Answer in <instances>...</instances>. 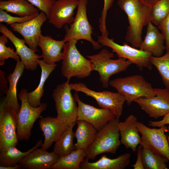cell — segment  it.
I'll list each match as a JSON object with an SVG mask.
<instances>
[{
	"instance_id": "6da1fadb",
	"label": "cell",
	"mask_w": 169,
	"mask_h": 169,
	"mask_svg": "<svg viewBox=\"0 0 169 169\" xmlns=\"http://www.w3.org/2000/svg\"><path fill=\"white\" fill-rule=\"evenodd\" d=\"M117 4L128 18L129 26L125 39L132 47L139 48L143 28L151 21V7L141 0H118Z\"/></svg>"
},
{
	"instance_id": "7a4b0ae2",
	"label": "cell",
	"mask_w": 169,
	"mask_h": 169,
	"mask_svg": "<svg viewBox=\"0 0 169 169\" xmlns=\"http://www.w3.org/2000/svg\"><path fill=\"white\" fill-rule=\"evenodd\" d=\"M77 42L74 39L70 40L65 43L63 48L61 73L68 80L72 77H88L93 71L90 60L85 58L77 49Z\"/></svg>"
},
{
	"instance_id": "3957f363",
	"label": "cell",
	"mask_w": 169,
	"mask_h": 169,
	"mask_svg": "<svg viewBox=\"0 0 169 169\" xmlns=\"http://www.w3.org/2000/svg\"><path fill=\"white\" fill-rule=\"evenodd\" d=\"M109 84L124 97L128 105L139 98H151L156 95L151 84L140 75L116 78L110 80Z\"/></svg>"
},
{
	"instance_id": "277c9868",
	"label": "cell",
	"mask_w": 169,
	"mask_h": 169,
	"mask_svg": "<svg viewBox=\"0 0 169 169\" xmlns=\"http://www.w3.org/2000/svg\"><path fill=\"white\" fill-rule=\"evenodd\" d=\"M119 121V119L116 118L98 131L94 142L86 151V158L95 160L103 153H116L121 144L118 127Z\"/></svg>"
},
{
	"instance_id": "5b68a950",
	"label": "cell",
	"mask_w": 169,
	"mask_h": 169,
	"mask_svg": "<svg viewBox=\"0 0 169 169\" xmlns=\"http://www.w3.org/2000/svg\"><path fill=\"white\" fill-rule=\"evenodd\" d=\"M114 57L113 53L104 49L97 54L87 56L91 62L93 70L98 73L103 88L108 87L112 75L125 70L132 64L124 58L112 59Z\"/></svg>"
},
{
	"instance_id": "8992f818",
	"label": "cell",
	"mask_w": 169,
	"mask_h": 169,
	"mask_svg": "<svg viewBox=\"0 0 169 169\" xmlns=\"http://www.w3.org/2000/svg\"><path fill=\"white\" fill-rule=\"evenodd\" d=\"M27 93V90L23 89L18 94L21 105L17 113V134L18 140L20 141L29 140L35 121L47 107V104L45 103H41L36 107L32 106L28 101Z\"/></svg>"
},
{
	"instance_id": "52a82bcc",
	"label": "cell",
	"mask_w": 169,
	"mask_h": 169,
	"mask_svg": "<svg viewBox=\"0 0 169 169\" xmlns=\"http://www.w3.org/2000/svg\"><path fill=\"white\" fill-rule=\"evenodd\" d=\"M77 12L73 22L69 27L65 25L66 33L63 40L65 43L71 39L78 41L83 39L90 42L95 49H98L102 46L94 40L91 37L93 28L90 23L87 16V0H78Z\"/></svg>"
},
{
	"instance_id": "ba28073f",
	"label": "cell",
	"mask_w": 169,
	"mask_h": 169,
	"mask_svg": "<svg viewBox=\"0 0 169 169\" xmlns=\"http://www.w3.org/2000/svg\"><path fill=\"white\" fill-rule=\"evenodd\" d=\"M69 80L58 85L54 90L52 97L55 102L56 118L69 125L77 120L78 106L72 95Z\"/></svg>"
},
{
	"instance_id": "9c48e42d",
	"label": "cell",
	"mask_w": 169,
	"mask_h": 169,
	"mask_svg": "<svg viewBox=\"0 0 169 169\" xmlns=\"http://www.w3.org/2000/svg\"><path fill=\"white\" fill-rule=\"evenodd\" d=\"M98 40L102 46L110 48L119 58L129 60L140 70L144 68L150 70L152 69L153 65L151 61L152 55L150 53L131 47L125 43L122 45L119 44L115 42L113 38H110L106 36H98Z\"/></svg>"
},
{
	"instance_id": "30bf717a",
	"label": "cell",
	"mask_w": 169,
	"mask_h": 169,
	"mask_svg": "<svg viewBox=\"0 0 169 169\" xmlns=\"http://www.w3.org/2000/svg\"><path fill=\"white\" fill-rule=\"evenodd\" d=\"M69 85L71 90L77 92L83 93L86 95L93 98L100 108L110 110L116 118L119 119L121 116L125 100L119 92L106 90L95 91L88 88L84 84L82 83H70Z\"/></svg>"
},
{
	"instance_id": "8fae6325",
	"label": "cell",
	"mask_w": 169,
	"mask_h": 169,
	"mask_svg": "<svg viewBox=\"0 0 169 169\" xmlns=\"http://www.w3.org/2000/svg\"><path fill=\"white\" fill-rule=\"evenodd\" d=\"M136 126L141 135L140 144L142 147L164 156L169 161V143L165 133L168 131L167 127L165 125L151 128L138 121Z\"/></svg>"
},
{
	"instance_id": "7c38bea8",
	"label": "cell",
	"mask_w": 169,
	"mask_h": 169,
	"mask_svg": "<svg viewBox=\"0 0 169 169\" xmlns=\"http://www.w3.org/2000/svg\"><path fill=\"white\" fill-rule=\"evenodd\" d=\"M17 113L13 108L0 105V152L11 146H16Z\"/></svg>"
},
{
	"instance_id": "4fadbf2b",
	"label": "cell",
	"mask_w": 169,
	"mask_h": 169,
	"mask_svg": "<svg viewBox=\"0 0 169 169\" xmlns=\"http://www.w3.org/2000/svg\"><path fill=\"white\" fill-rule=\"evenodd\" d=\"M73 96L78 104L77 120H83L90 123L98 131L116 118L110 109L97 108L83 102L80 99L77 92L74 94Z\"/></svg>"
},
{
	"instance_id": "5bb4252c",
	"label": "cell",
	"mask_w": 169,
	"mask_h": 169,
	"mask_svg": "<svg viewBox=\"0 0 169 169\" xmlns=\"http://www.w3.org/2000/svg\"><path fill=\"white\" fill-rule=\"evenodd\" d=\"M156 95L151 98H141L136 103L149 117L157 119L169 112V90L165 89L154 88Z\"/></svg>"
},
{
	"instance_id": "9a60e30c",
	"label": "cell",
	"mask_w": 169,
	"mask_h": 169,
	"mask_svg": "<svg viewBox=\"0 0 169 169\" xmlns=\"http://www.w3.org/2000/svg\"><path fill=\"white\" fill-rule=\"evenodd\" d=\"M48 19L45 13L41 11L35 18L22 23H14L10 25L13 30L21 35L25 43L29 47L36 51L38 42L41 34V27Z\"/></svg>"
},
{
	"instance_id": "2e32d148",
	"label": "cell",
	"mask_w": 169,
	"mask_h": 169,
	"mask_svg": "<svg viewBox=\"0 0 169 169\" xmlns=\"http://www.w3.org/2000/svg\"><path fill=\"white\" fill-rule=\"evenodd\" d=\"M0 32L5 35L14 45L15 52L20 57L21 61L24 64L25 69L28 70L33 71L38 65V60L41 58L35 53L36 51L25 44L23 39H21L17 37L13 33L4 25L0 24Z\"/></svg>"
},
{
	"instance_id": "e0dca14e",
	"label": "cell",
	"mask_w": 169,
	"mask_h": 169,
	"mask_svg": "<svg viewBox=\"0 0 169 169\" xmlns=\"http://www.w3.org/2000/svg\"><path fill=\"white\" fill-rule=\"evenodd\" d=\"M78 0H57L53 4L49 18V22L60 29L74 21V11L78 7Z\"/></svg>"
},
{
	"instance_id": "ac0fdd59",
	"label": "cell",
	"mask_w": 169,
	"mask_h": 169,
	"mask_svg": "<svg viewBox=\"0 0 169 169\" xmlns=\"http://www.w3.org/2000/svg\"><path fill=\"white\" fill-rule=\"evenodd\" d=\"M59 157L53 151L48 152L41 148H37L23 158L18 163L24 169H51Z\"/></svg>"
},
{
	"instance_id": "d6986e66",
	"label": "cell",
	"mask_w": 169,
	"mask_h": 169,
	"mask_svg": "<svg viewBox=\"0 0 169 169\" xmlns=\"http://www.w3.org/2000/svg\"><path fill=\"white\" fill-rule=\"evenodd\" d=\"M39 127L44 135V142L41 149L46 150L56 141L69 125L56 117H41L38 121Z\"/></svg>"
},
{
	"instance_id": "ffe728a7",
	"label": "cell",
	"mask_w": 169,
	"mask_h": 169,
	"mask_svg": "<svg viewBox=\"0 0 169 169\" xmlns=\"http://www.w3.org/2000/svg\"><path fill=\"white\" fill-rule=\"evenodd\" d=\"M137 121L136 117L131 114L124 121H119L118 124L121 143L134 152L136 151L137 146L140 144L141 141V137L136 126Z\"/></svg>"
},
{
	"instance_id": "44dd1931",
	"label": "cell",
	"mask_w": 169,
	"mask_h": 169,
	"mask_svg": "<svg viewBox=\"0 0 169 169\" xmlns=\"http://www.w3.org/2000/svg\"><path fill=\"white\" fill-rule=\"evenodd\" d=\"M164 43L163 36L159 31L158 28L155 26L151 21H149L147 25L146 35L139 49L150 53L152 56L159 57L162 55L166 49Z\"/></svg>"
},
{
	"instance_id": "7402d4cb",
	"label": "cell",
	"mask_w": 169,
	"mask_h": 169,
	"mask_svg": "<svg viewBox=\"0 0 169 169\" xmlns=\"http://www.w3.org/2000/svg\"><path fill=\"white\" fill-rule=\"evenodd\" d=\"M65 43L63 40H57L50 36L41 34L38 42V46L41 48L42 54L41 56L46 64L53 65L62 59L63 52H61Z\"/></svg>"
},
{
	"instance_id": "603a6c76",
	"label": "cell",
	"mask_w": 169,
	"mask_h": 169,
	"mask_svg": "<svg viewBox=\"0 0 169 169\" xmlns=\"http://www.w3.org/2000/svg\"><path fill=\"white\" fill-rule=\"evenodd\" d=\"M131 154L125 153L115 159H110L105 155L101 156L97 161L90 162L84 158L81 161L80 169H124L130 162Z\"/></svg>"
},
{
	"instance_id": "cb8c5ba5",
	"label": "cell",
	"mask_w": 169,
	"mask_h": 169,
	"mask_svg": "<svg viewBox=\"0 0 169 169\" xmlns=\"http://www.w3.org/2000/svg\"><path fill=\"white\" fill-rule=\"evenodd\" d=\"M25 69L23 63L20 60L17 61L13 72L7 76L9 82V88L6 96L1 105L9 107L13 109L18 113L20 106L18 101L17 86L19 79Z\"/></svg>"
},
{
	"instance_id": "d4e9b609",
	"label": "cell",
	"mask_w": 169,
	"mask_h": 169,
	"mask_svg": "<svg viewBox=\"0 0 169 169\" xmlns=\"http://www.w3.org/2000/svg\"><path fill=\"white\" fill-rule=\"evenodd\" d=\"M76 124L77 127L74 132L76 139L74 144L75 150L86 151L94 142L98 131L91 124L84 120H77Z\"/></svg>"
},
{
	"instance_id": "484cf974",
	"label": "cell",
	"mask_w": 169,
	"mask_h": 169,
	"mask_svg": "<svg viewBox=\"0 0 169 169\" xmlns=\"http://www.w3.org/2000/svg\"><path fill=\"white\" fill-rule=\"evenodd\" d=\"M38 62L41 70L39 83L34 90L27 93L28 103L34 107H37L41 104L40 100L44 94V83L50 74L55 69L57 66L56 64L53 65L47 64L43 60L39 59Z\"/></svg>"
},
{
	"instance_id": "4316f807",
	"label": "cell",
	"mask_w": 169,
	"mask_h": 169,
	"mask_svg": "<svg viewBox=\"0 0 169 169\" xmlns=\"http://www.w3.org/2000/svg\"><path fill=\"white\" fill-rule=\"evenodd\" d=\"M0 9L20 17L32 15L39 11L27 0H0Z\"/></svg>"
},
{
	"instance_id": "83f0119b",
	"label": "cell",
	"mask_w": 169,
	"mask_h": 169,
	"mask_svg": "<svg viewBox=\"0 0 169 169\" xmlns=\"http://www.w3.org/2000/svg\"><path fill=\"white\" fill-rule=\"evenodd\" d=\"M76 124V121L69 125L55 142L53 151L60 157L68 155L75 150L73 142L74 137L73 129Z\"/></svg>"
},
{
	"instance_id": "f1b7e54d",
	"label": "cell",
	"mask_w": 169,
	"mask_h": 169,
	"mask_svg": "<svg viewBox=\"0 0 169 169\" xmlns=\"http://www.w3.org/2000/svg\"><path fill=\"white\" fill-rule=\"evenodd\" d=\"M43 144L41 139L38 141L35 146L28 151L23 152L16 146H11L0 153V166H9L15 165L32 151L41 146Z\"/></svg>"
},
{
	"instance_id": "f546056e",
	"label": "cell",
	"mask_w": 169,
	"mask_h": 169,
	"mask_svg": "<svg viewBox=\"0 0 169 169\" xmlns=\"http://www.w3.org/2000/svg\"><path fill=\"white\" fill-rule=\"evenodd\" d=\"M86 156L85 150H75L68 155L60 157L51 169H80V163Z\"/></svg>"
},
{
	"instance_id": "4dcf8cb0",
	"label": "cell",
	"mask_w": 169,
	"mask_h": 169,
	"mask_svg": "<svg viewBox=\"0 0 169 169\" xmlns=\"http://www.w3.org/2000/svg\"><path fill=\"white\" fill-rule=\"evenodd\" d=\"M141 157L144 169H168L166 163L168 160L151 150L142 147Z\"/></svg>"
},
{
	"instance_id": "1f68e13d",
	"label": "cell",
	"mask_w": 169,
	"mask_h": 169,
	"mask_svg": "<svg viewBox=\"0 0 169 169\" xmlns=\"http://www.w3.org/2000/svg\"><path fill=\"white\" fill-rule=\"evenodd\" d=\"M165 54L159 57L151 56V64L157 69L165 88L169 90V49Z\"/></svg>"
},
{
	"instance_id": "d6a6232c",
	"label": "cell",
	"mask_w": 169,
	"mask_h": 169,
	"mask_svg": "<svg viewBox=\"0 0 169 169\" xmlns=\"http://www.w3.org/2000/svg\"><path fill=\"white\" fill-rule=\"evenodd\" d=\"M151 22L158 25L169 13V0H160L151 7Z\"/></svg>"
},
{
	"instance_id": "836d02e7",
	"label": "cell",
	"mask_w": 169,
	"mask_h": 169,
	"mask_svg": "<svg viewBox=\"0 0 169 169\" xmlns=\"http://www.w3.org/2000/svg\"><path fill=\"white\" fill-rule=\"evenodd\" d=\"M8 38L4 35L0 36V65H3L5 60L12 58L16 61L20 60V57L13 49L7 47L6 44L8 42Z\"/></svg>"
},
{
	"instance_id": "e575fe53",
	"label": "cell",
	"mask_w": 169,
	"mask_h": 169,
	"mask_svg": "<svg viewBox=\"0 0 169 169\" xmlns=\"http://www.w3.org/2000/svg\"><path fill=\"white\" fill-rule=\"evenodd\" d=\"M39 13H36L29 16L14 17L8 14L4 10L0 9V22L5 23L7 25H11L15 23H22L34 18Z\"/></svg>"
},
{
	"instance_id": "d590c367",
	"label": "cell",
	"mask_w": 169,
	"mask_h": 169,
	"mask_svg": "<svg viewBox=\"0 0 169 169\" xmlns=\"http://www.w3.org/2000/svg\"><path fill=\"white\" fill-rule=\"evenodd\" d=\"M114 0H104V5L99 19V29L101 35L108 36V32L106 26V19L108 11L112 7Z\"/></svg>"
},
{
	"instance_id": "8d00e7d4",
	"label": "cell",
	"mask_w": 169,
	"mask_h": 169,
	"mask_svg": "<svg viewBox=\"0 0 169 169\" xmlns=\"http://www.w3.org/2000/svg\"><path fill=\"white\" fill-rule=\"evenodd\" d=\"M39 10L44 12L48 19L49 17L52 7L56 0H27Z\"/></svg>"
},
{
	"instance_id": "74e56055",
	"label": "cell",
	"mask_w": 169,
	"mask_h": 169,
	"mask_svg": "<svg viewBox=\"0 0 169 169\" xmlns=\"http://www.w3.org/2000/svg\"><path fill=\"white\" fill-rule=\"evenodd\" d=\"M164 38L166 50L169 49V13L158 25Z\"/></svg>"
},
{
	"instance_id": "f35d334b",
	"label": "cell",
	"mask_w": 169,
	"mask_h": 169,
	"mask_svg": "<svg viewBox=\"0 0 169 169\" xmlns=\"http://www.w3.org/2000/svg\"><path fill=\"white\" fill-rule=\"evenodd\" d=\"M148 125L153 127H160L169 124V112L165 114L162 119L158 121H149Z\"/></svg>"
},
{
	"instance_id": "ab89813d",
	"label": "cell",
	"mask_w": 169,
	"mask_h": 169,
	"mask_svg": "<svg viewBox=\"0 0 169 169\" xmlns=\"http://www.w3.org/2000/svg\"><path fill=\"white\" fill-rule=\"evenodd\" d=\"M142 146L141 144L138 146L137 149V159L135 164L132 165L134 169H144L142 162L141 151Z\"/></svg>"
},
{
	"instance_id": "60d3db41",
	"label": "cell",
	"mask_w": 169,
	"mask_h": 169,
	"mask_svg": "<svg viewBox=\"0 0 169 169\" xmlns=\"http://www.w3.org/2000/svg\"><path fill=\"white\" fill-rule=\"evenodd\" d=\"M0 87L1 92L6 94L8 90V81L5 78V74L3 71L0 70Z\"/></svg>"
},
{
	"instance_id": "b9f144b4",
	"label": "cell",
	"mask_w": 169,
	"mask_h": 169,
	"mask_svg": "<svg viewBox=\"0 0 169 169\" xmlns=\"http://www.w3.org/2000/svg\"><path fill=\"white\" fill-rule=\"evenodd\" d=\"M146 5L152 7L154 6L160 0H141Z\"/></svg>"
},
{
	"instance_id": "7bdbcfd3",
	"label": "cell",
	"mask_w": 169,
	"mask_h": 169,
	"mask_svg": "<svg viewBox=\"0 0 169 169\" xmlns=\"http://www.w3.org/2000/svg\"><path fill=\"white\" fill-rule=\"evenodd\" d=\"M21 168H22V167L19 163L14 166H0V169H20Z\"/></svg>"
},
{
	"instance_id": "ee69618b",
	"label": "cell",
	"mask_w": 169,
	"mask_h": 169,
	"mask_svg": "<svg viewBox=\"0 0 169 169\" xmlns=\"http://www.w3.org/2000/svg\"><path fill=\"white\" fill-rule=\"evenodd\" d=\"M167 130H168V132L169 134V125L168 126V127H167ZM167 138L168 141V143H169V135L167 136Z\"/></svg>"
}]
</instances>
